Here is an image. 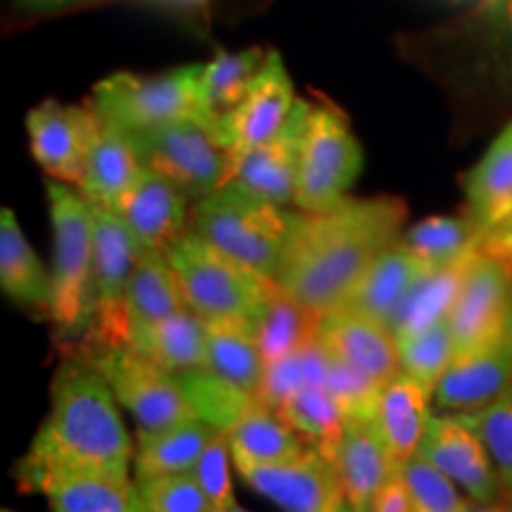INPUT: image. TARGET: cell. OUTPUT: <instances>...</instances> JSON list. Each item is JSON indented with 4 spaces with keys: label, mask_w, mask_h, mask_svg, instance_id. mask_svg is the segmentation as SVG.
<instances>
[{
    "label": "cell",
    "mask_w": 512,
    "mask_h": 512,
    "mask_svg": "<svg viewBox=\"0 0 512 512\" xmlns=\"http://www.w3.org/2000/svg\"><path fill=\"white\" fill-rule=\"evenodd\" d=\"M489 451L498 479L512 491V396L486 411L463 415Z\"/></svg>",
    "instance_id": "42"
},
{
    "label": "cell",
    "mask_w": 512,
    "mask_h": 512,
    "mask_svg": "<svg viewBox=\"0 0 512 512\" xmlns=\"http://www.w3.org/2000/svg\"><path fill=\"white\" fill-rule=\"evenodd\" d=\"M95 323L93 349H114L128 344L126 325V292L131 275L143 254L131 228L114 209L95 207Z\"/></svg>",
    "instance_id": "10"
},
{
    "label": "cell",
    "mask_w": 512,
    "mask_h": 512,
    "mask_svg": "<svg viewBox=\"0 0 512 512\" xmlns=\"http://www.w3.org/2000/svg\"><path fill=\"white\" fill-rule=\"evenodd\" d=\"M430 399V389L403 370L382 387L373 420L394 465L401 467L420 451L432 420Z\"/></svg>",
    "instance_id": "23"
},
{
    "label": "cell",
    "mask_w": 512,
    "mask_h": 512,
    "mask_svg": "<svg viewBox=\"0 0 512 512\" xmlns=\"http://www.w3.org/2000/svg\"><path fill=\"white\" fill-rule=\"evenodd\" d=\"M22 8L34 10V12H48V10H60V8H69V5H81V3H91V0H17Z\"/></svg>",
    "instance_id": "46"
},
{
    "label": "cell",
    "mask_w": 512,
    "mask_h": 512,
    "mask_svg": "<svg viewBox=\"0 0 512 512\" xmlns=\"http://www.w3.org/2000/svg\"><path fill=\"white\" fill-rule=\"evenodd\" d=\"M510 512H512V510H510Z\"/></svg>",
    "instance_id": "53"
},
{
    "label": "cell",
    "mask_w": 512,
    "mask_h": 512,
    "mask_svg": "<svg viewBox=\"0 0 512 512\" xmlns=\"http://www.w3.org/2000/svg\"><path fill=\"white\" fill-rule=\"evenodd\" d=\"M430 268L415 256L411 249L403 245L399 238L387 252L375 259V264L363 273V278L354 285L337 309H349L361 316H368L392 328V320L408 299V294L418 280Z\"/></svg>",
    "instance_id": "21"
},
{
    "label": "cell",
    "mask_w": 512,
    "mask_h": 512,
    "mask_svg": "<svg viewBox=\"0 0 512 512\" xmlns=\"http://www.w3.org/2000/svg\"><path fill=\"white\" fill-rule=\"evenodd\" d=\"M370 512H413L411 510V498H408V489L403 484L401 470L396 467L392 477L384 482L380 494L375 496V503Z\"/></svg>",
    "instance_id": "44"
},
{
    "label": "cell",
    "mask_w": 512,
    "mask_h": 512,
    "mask_svg": "<svg viewBox=\"0 0 512 512\" xmlns=\"http://www.w3.org/2000/svg\"><path fill=\"white\" fill-rule=\"evenodd\" d=\"M399 470L413 512H465L470 505L458 491V484L422 453H415Z\"/></svg>",
    "instance_id": "39"
},
{
    "label": "cell",
    "mask_w": 512,
    "mask_h": 512,
    "mask_svg": "<svg viewBox=\"0 0 512 512\" xmlns=\"http://www.w3.org/2000/svg\"><path fill=\"white\" fill-rule=\"evenodd\" d=\"M512 396V320L484 347L453 358L432 399L439 411L470 415Z\"/></svg>",
    "instance_id": "13"
},
{
    "label": "cell",
    "mask_w": 512,
    "mask_h": 512,
    "mask_svg": "<svg viewBox=\"0 0 512 512\" xmlns=\"http://www.w3.org/2000/svg\"><path fill=\"white\" fill-rule=\"evenodd\" d=\"M268 53L247 48L240 53L219 50L214 60L202 69V102L209 114H228L247 98L256 74L264 67Z\"/></svg>",
    "instance_id": "35"
},
{
    "label": "cell",
    "mask_w": 512,
    "mask_h": 512,
    "mask_svg": "<svg viewBox=\"0 0 512 512\" xmlns=\"http://www.w3.org/2000/svg\"><path fill=\"white\" fill-rule=\"evenodd\" d=\"M309 110L311 102L297 98V105H294L287 124L264 145L254 147L252 152L240 157L233 164L230 181L226 185H233V188L247 192L256 200L278 204V207L294 204Z\"/></svg>",
    "instance_id": "15"
},
{
    "label": "cell",
    "mask_w": 512,
    "mask_h": 512,
    "mask_svg": "<svg viewBox=\"0 0 512 512\" xmlns=\"http://www.w3.org/2000/svg\"><path fill=\"white\" fill-rule=\"evenodd\" d=\"M512 320V266L477 249L465 283L448 313L456 356L484 347Z\"/></svg>",
    "instance_id": "12"
},
{
    "label": "cell",
    "mask_w": 512,
    "mask_h": 512,
    "mask_svg": "<svg viewBox=\"0 0 512 512\" xmlns=\"http://www.w3.org/2000/svg\"><path fill=\"white\" fill-rule=\"evenodd\" d=\"M216 432L219 430L202 418H192L159 432L140 430L136 456H133L136 482L150 477L192 472Z\"/></svg>",
    "instance_id": "30"
},
{
    "label": "cell",
    "mask_w": 512,
    "mask_h": 512,
    "mask_svg": "<svg viewBox=\"0 0 512 512\" xmlns=\"http://www.w3.org/2000/svg\"><path fill=\"white\" fill-rule=\"evenodd\" d=\"M406 216L399 197H347L320 214L302 211L278 283L318 316L335 311L377 256L401 238Z\"/></svg>",
    "instance_id": "1"
},
{
    "label": "cell",
    "mask_w": 512,
    "mask_h": 512,
    "mask_svg": "<svg viewBox=\"0 0 512 512\" xmlns=\"http://www.w3.org/2000/svg\"><path fill=\"white\" fill-rule=\"evenodd\" d=\"M297 105L294 86L280 53H268L264 67L256 74L247 98L228 114H219L221 136L226 140L233 164L254 147L264 145L290 119ZM230 164V171H233ZM230 181V178H228Z\"/></svg>",
    "instance_id": "14"
},
{
    "label": "cell",
    "mask_w": 512,
    "mask_h": 512,
    "mask_svg": "<svg viewBox=\"0 0 512 512\" xmlns=\"http://www.w3.org/2000/svg\"><path fill=\"white\" fill-rule=\"evenodd\" d=\"M166 259L181 285L185 306L207 323L230 318L252 320L268 287L275 283L249 271L190 230L166 249Z\"/></svg>",
    "instance_id": "6"
},
{
    "label": "cell",
    "mask_w": 512,
    "mask_h": 512,
    "mask_svg": "<svg viewBox=\"0 0 512 512\" xmlns=\"http://www.w3.org/2000/svg\"><path fill=\"white\" fill-rule=\"evenodd\" d=\"M302 211L256 200L233 185H223L190 211V233L221 249L230 259L278 283L290 256Z\"/></svg>",
    "instance_id": "3"
},
{
    "label": "cell",
    "mask_w": 512,
    "mask_h": 512,
    "mask_svg": "<svg viewBox=\"0 0 512 512\" xmlns=\"http://www.w3.org/2000/svg\"><path fill=\"white\" fill-rule=\"evenodd\" d=\"M88 358L100 368L117 401L136 418L140 430L159 432L200 418L178 375L157 366L138 349L128 344L93 349Z\"/></svg>",
    "instance_id": "9"
},
{
    "label": "cell",
    "mask_w": 512,
    "mask_h": 512,
    "mask_svg": "<svg viewBox=\"0 0 512 512\" xmlns=\"http://www.w3.org/2000/svg\"><path fill=\"white\" fill-rule=\"evenodd\" d=\"M278 413L290 422L311 446L320 448L325 456L332 458L339 437H342L347 415L323 384L299 389L287 399Z\"/></svg>",
    "instance_id": "36"
},
{
    "label": "cell",
    "mask_w": 512,
    "mask_h": 512,
    "mask_svg": "<svg viewBox=\"0 0 512 512\" xmlns=\"http://www.w3.org/2000/svg\"><path fill=\"white\" fill-rule=\"evenodd\" d=\"M323 387L335 396V401L347 418H373L377 399H380L382 392V384H377L373 377L361 373L349 363L339 361L332 354H328Z\"/></svg>",
    "instance_id": "41"
},
{
    "label": "cell",
    "mask_w": 512,
    "mask_h": 512,
    "mask_svg": "<svg viewBox=\"0 0 512 512\" xmlns=\"http://www.w3.org/2000/svg\"><path fill=\"white\" fill-rule=\"evenodd\" d=\"M226 512H249V510H245V508H240V505H238V503H235V505H233V508H228Z\"/></svg>",
    "instance_id": "48"
},
{
    "label": "cell",
    "mask_w": 512,
    "mask_h": 512,
    "mask_svg": "<svg viewBox=\"0 0 512 512\" xmlns=\"http://www.w3.org/2000/svg\"><path fill=\"white\" fill-rule=\"evenodd\" d=\"M136 489L143 512H216L192 472L140 479Z\"/></svg>",
    "instance_id": "40"
},
{
    "label": "cell",
    "mask_w": 512,
    "mask_h": 512,
    "mask_svg": "<svg viewBox=\"0 0 512 512\" xmlns=\"http://www.w3.org/2000/svg\"><path fill=\"white\" fill-rule=\"evenodd\" d=\"M126 136L136 147L140 164L166 178L192 204L207 200L228 183L233 159L221 136L219 114L171 121Z\"/></svg>",
    "instance_id": "5"
},
{
    "label": "cell",
    "mask_w": 512,
    "mask_h": 512,
    "mask_svg": "<svg viewBox=\"0 0 512 512\" xmlns=\"http://www.w3.org/2000/svg\"><path fill=\"white\" fill-rule=\"evenodd\" d=\"M140 512H143V510H140Z\"/></svg>",
    "instance_id": "52"
},
{
    "label": "cell",
    "mask_w": 512,
    "mask_h": 512,
    "mask_svg": "<svg viewBox=\"0 0 512 512\" xmlns=\"http://www.w3.org/2000/svg\"><path fill=\"white\" fill-rule=\"evenodd\" d=\"M95 110L46 100L27 114L31 155L55 181L81 188Z\"/></svg>",
    "instance_id": "16"
},
{
    "label": "cell",
    "mask_w": 512,
    "mask_h": 512,
    "mask_svg": "<svg viewBox=\"0 0 512 512\" xmlns=\"http://www.w3.org/2000/svg\"><path fill=\"white\" fill-rule=\"evenodd\" d=\"M202 69L204 64H188L157 76L112 74L93 88L91 105L126 133L202 117L209 114L202 102Z\"/></svg>",
    "instance_id": "7"
},
{
    "label": "cell",
    "mask_w": 512,
    "mask_h": 512,
    "mask_svg": "<svg viewBox=\"0 0 512 512\" xmlns=\"http://www.w3.org/2000/svg\"><path fill=\"white\" fill-rule=\"evenodd\" d=\"M226 437L233 463L238 467L280 463V460L299 456L311 446L283 415L259 401L247 406L233 420Z\"/></svg>",
    "instance_id": "27"
},
{
    "label": "cell",
    "mask_w": 512,
    "mask_h": 512,
    "mask_svg": "<svg viewBox=\"0 0 512 512\" xmlns=\"http://www.w3.org/2000/svg\"><path fill=\"white\" fill-rule=\"evenodd\" d=\"M465 195L470 216L489 233L512 216V121L467 174Z\"/></svg>",
    "instance_id": "31"
},
{
    "label": "cell",
    "mask_w": 512,
    "mask_h": 512,
    "mask_svg": "<svg viewBox=\"0 0 512 512\" xmlns=\"http://www.w3.org/2000/svg\"><path fill=\"white\" fill-rule=\"evenodd\" d=\"M0 287L15 302L36 306L50 316L53 273L46 271L8 207L0 211Z\"/></svg>",
    "instance_id": "29"
},
{
    "label": "cell",
    "mask_w": 512,
    "mask_h": 512,
    "mask_svg": "<svg viewBox=\"0 0 512 512\" xmlns=\"http://www.w3.org/2000/svg\"><path fill=\"white\" fill-rule=\"evenodd\" d=\"M181 3H202V0H181Z\"/></svg>",
    "instance_id": "50"
},
{
    "label": "cell",
    "mask_w": 512,
    "mask_h": 512,
    "mask_svg": "<svg viewBox=\"0 0 512 512\" xmlns=\"http://www.w3.org/2000/svg\"><path fill=\"white\" fill-rule=\"evenodd\" d=\"M3 512H10V510H3Z\"/></svg>",
    "instance_id": "51"
},
{
    "label": "cell",
    "mask_w": 512,
    "mask_h": 512,
    "mask_svg": "<svg viewBox=\"0 0 512 512\" xmlns=\"http://www.w3.org/2000/svg\"><path fill=\"white\" fill-rule=\"evenodd\" d=\"M207 373L238 392L254 396L264 382L266 361L252 320L230 318L207 323Z\"/></svg>",
    "instance_id": "26"
},
{
    "label": "cell",
    "mask_w": 512,
    "mask_h": 512,
    "mask_svg": "<svg viewBox=\"0 0 512 512\" xmlns=\"http://www.w3.org/2000/svg\"><path fill=\"white\" fill-rule=\"evenodd\" d=\"M399 354L403 373L415 377L434 394L439 380L456 358V339H453L448 318L432 325L430 330L399 339Z\"/></svg>",
    "instance_id": "38"
},
{
    "label": "cell",
    "mask_w": 512,
    "mask_h": 512,
    "mask_svg": "<svg viewBox=\"0 0 512 512\" xmlns=\"http://www.w3.org/2000/svg\"><path fill=\"white\" fill-rule=\"evenodd\" d=\"M140 171L143 164L126 133L95 112L86 152V176L79 188L83 197L95 207L114 209L124 192L136 183Z\"/></svg>",
    "instance_id": "22"
},
{
    "label": "cell",
    "mask_w": 512,
    "mask_h": 512,
    "mask_svg": "<svg viewBox=\"0 0 512 512\" xmlns=\"http://www.w3.org/2000/svg\"><path fill=\"white\" fill-rule=\"evenodd\" d=\"M185 309L178 278L166 252H143L126 292L128 347L157 323Z\"/></svg>",
    "instance_id": "25"
},
{
    "label": "cell",
    "mask_w": 512,
    "mask_h": 512,
    "mask_svg": "<svg viewBox=\"0 0 512 512\" xmlns=\"http://www.w3.org/2000/svg\"><path fill=\"white\" fill-rule=\"evenodd\" d=\"M508 19H510V27H512V0H508Z\"/></svg>",
    "instance_id": "49"
},
{
    "label": "cell",
    "mask_w": 512,
    "mask_h": 512,
    "mask_svg": "<svg viewBox=\"0 0 512 512\" xmlns=\"http://www.w3.org/2000/svg\"><path fill=\"white\" fill-rule=\"evenodd\" d=\"M318 342L328 354L373 377L382 387L401 373L399 339L380 320L335 309L320 318Z\"/></svg>",
    "instance_id": "19"
},
{
    "label": "cell",
    "mask_w": 512,
    "mask_h": 512,
    "mask_svg": "<svg viewBox=\"0 0 512 512\" xmlns=\"http://www.w3.org/2000/svg\"><path fill=\"white\" fill-rule=\"evenodd\" d=\"M238 472L256 494L285 512H347L335 460L316 446L280 463L242 465Z\"/></svg>",
    "instance_id": "11"
},
{
    "label": "cell",
    "mask_w": 512,
    "mask_h": 512,
    "mask_svg": "<svg viewBox=\"0 0 512 512\" xmlns=\"http://www.w3.org/2000/svg\"><path fill=\"white\" fill-rule=\"evenodd\" d=\"M332 460L342 477L347 512H370L384 482L399 467L389 456L373 418H347Z\"/></svg>",
    "instance_id": "20"
},
{
    "label": "cell",
    "mask_w": 512,
    "mask_h": 512,
    "mask_svg": "<svg viewBox=\"0 0 512 512\" xmlns=\"http://www.w3.org/2000/svg\"><path fill=\"white\" fill-rule=\"evenodd\" d=\"M230 460H233V453H230L228 437L226 432L219 430L214 434V439L209 441L202 458L197 460L195 470H192V475L200 482L202 491L207 494L216 512H226L235 505L233 479H230Z\"/></svg>",
    "instance_id": "43"
},
{
    "label": "cell",
    "mask_w": 512,
    "mask_h": 512,
    "mask_svg": "<svg viewBox=\"0 0 512 512\" xmlns=\"http://www.w3.org/2000/svg\"><path fill=\"white\" fill-rule=\"evenodd\" d=\"M24 491L46 496L53 512H140L136 484L107 472H48Z\"/></svg>",
    "instance_id": "24"
},
{
    "label": "cell",
    "mask_w": 512,
    "mask_h": 512,
    "mask_svg": "<svg viewBox=\"0 0 512 512\" xmlns=\"http://www.w3.org/2000/svg\"><path fill=\"white\" fill-rule=\"evenodd\" d=\"M53 223V309L50 320L64 337H79L95 323L93 204L74 185L48 181Z\"/></svg>",
    "instance_id": "4"
},
{
    "label": "cell",
    "mask_w": 512,
    "mask_h": 512,
    "mask_svg": "<svg viewBox=\"0 0 512 512\" xmlns=\"http://www.w3.org/2000/svg\"><path fill=\"white\" fill-rule=\"evenodd\" d=\"M418 453L446 472L472 501H498L503 486L501 479L484 441L467 425L463 415H432Z\"/></svg>",
    "instance_id": "17"
},
{
    "label": "cell",
    "mask_w": 512,
    "mask_h": 512,
    "mask_svg": "<svg viewBox=\"0 0 512 512\" xmlns=\"http://www.w3.org/2000/svg\"><path fill=\"white\" fill-rule=\"evenodd\" d=\"M190 200L155 171H140L114 211L131 228L143 252H166L190 230Z\"/></svg>",
    "instance_id": "18"
},
{
    "label": "cell",
    "mask_w": 512,
    "mask_h": 512,
    "mask_svg": "<svg viewBox=\"0 0 512 512\" xmlns=\"http://www.w3.org/2000/svg\"><path fill=\"white\" fill-rule=\"evenodd\" d=\"M479 249V247H477ZM475 252H470L463 259L453 261L441 268H432L418 280L408 299L392 320V332L396 339H406L418 335V332L430 330L432 325L448 318L453 304H456L460 287L465 283V275L470 271Z\"/></svg>",
    "instance_id": "32"
},
{
    "label": "cell",
    "mask_w": 512,
    "mask_h": 512,
    "mask_svg": "<svg viewBox=\"0 0 512 512\" xmlns=\"http://www.w3.org/2000/svg\"><path fill=\"white\" fill-rule=\"evenodd\" d=\"M479 249L486 254L498 256V259H503L505 264L512 266V216L498 228L484 233L482 242H479Z\"/></svg>",
    "instance_id": "45"
},
{
    "label": "cell",
    "mask_w": 512,
    "mask_h": 512,
    "mask_svg": "<svg viewBox=\"0 0 512 512\" xmlns=\"http://www.w3.org/2000/svg\"><path fill=\"white\" fill-rule=\"evenodd\" d=\"M363 169V150L347 114L323 100L311 105L306 119L294 207L320 214L347 200V190Z\"/></svg>",
    "instance_id": "8"
},
{
    "label": "cell",
    "mask_w": 512,
    "mask_h": 512,
    "mask_svg": "<svg viewBox=\"0 0 512 512\" xmlns=\"http://www.w3.org/2000/svg\"><path fill=\"white\" fill-rule=\"evenodd\" d=\"M320 318L323 316L294 299L283 285L271 283L264 302L252 318L256 342H259L266 366L297 354L299 349L318 339Z\"/></svg>",
    "instance_id": "28"
},
{
    "label": "cell",
    "mask_w": 512,
    "mask_h": 512,
    "mask_svg": "<svg viewBox=\"0 0 512 512\" xmlns=\"http://www.w3.org/2000/svg\"><path fill=\"white\" fill-rule=\"evenodd\" d=\"M131 347L169 373H195L207 366V320H202L185 306L183 311L145 332Z\"/></svg>",
    "instance_id": "33"
},
{
    "label": "cell",
    "mask_w": 512,
    "mask_h": 512,
    "mask_svg": "<svg viewBox=\"0 0 512 512\" xmlns=\"http://www.w3.org/2000/svg\"><path fill=\"white\" fill-rule=\"evenodd\" d=\"M117 396L91 358L67 361L55 375L53 406L17 465L22 489L48 472H107L128 477L136 448Z\"/></svg>",
    "instance_id": "2"
},
{
    "label": "cell",
    "mask_w": 512,
    "mask_h": 512,
    "mask_svg": "<svg viewBox=\"0 0 512 512\" xmlns=\"http://www.w3.org/2000/svg\"><path fill=\"white\" fill-rule=\"evenodd\" d=\"M482 228L467 216H430L403 230L401 240L425 268H441L475 252L482 242Z\"/></svg>",
    "instance_id": "34"
},
{
    "label": "cell",
    "mask_w": 512,
    "mask_h": 512,
    "mask_svg": "<svg viewBox=\"0 0 512 512\" xmlns=\"http://www.w3.org/2000/svg\"><path fill=\"white\" fill-rule=\"evenodd\" d=\"M512 508L510 505H503V503H498V501H494V503H470L467 505V510L465 512H510Z\"/></svg>",
    "instance_id": "47"
},
{
    "label": "cell",
    "mask_w": 512,
    "mask_h": 512,
    "mask_svg": "<svg viewBox=\"0 0 512 512\" xmlns=\"http://www.w3.org/2000/svg\"><path fill=\"white\" fill-rule=\"evenodd\" d=\"M325 368H328V351L323 349L318 339H313L297 354L287 356L283 361L268 363L256 401L278 411L294 392L311 387V384H323Z\"/></svg>",
    "instance_id": "37"
}]
</instances>
